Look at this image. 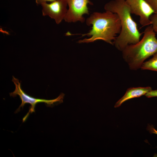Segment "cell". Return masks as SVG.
<instances>
[{"instance_id":"cell-1","label":"cell","mask_w":157,"mask_h":157,"mask_svg":"<svg viewBox=\"0 0 157 157\" xmlns=\"http://www.w3.org/2000/svg\"><path fill=\"white\" fill-rule=\"evenodd\" d=\"M86 22L88 26L92 25V28L88 33L82 34V37L87 36L90 38L79 40L77 42L79 43H88L102 40L113 45V41H114L121 30L118 16L109 11L93 13L87 19Z\"/></svg>"},{"instance_id":"cell-2","label":"cell","mask_w":157,"mask_h":157,"mask_svg":"<svg viewBox=\"0 0 157 157\" xmlns=\"http://www.w3.org/2000/svg\"><path fill=\"white\" fill-rule=\"evenodd\" d=\"M106 11L117 14L119 19L121 30L113 42L119 51H122L128 45L138 42L142 33L139 31L137 24L132 19L130 8L124 0H113L104 6Z\"/></svg>"},{"instance_id":"cell-3","label":"cell","mask_w":157,"mask_h":157,"mask_svg":"<svg viewBox=\"0 0 157 157\" xmlns=\"http://www.w3.org/2000/svg\"><path fill=\"white\" fill-rule=\"evenodd\" d=\"M142 39L127 45L122 51V57L130 69L140 68L144 61L157 52V39L151 25L145 28Z\"/></svg>"},{"instance_id":"cell-4","label":"cell","mask_w":157,"mask_h":157,"mask_svg":"<svg viewBox=\"0 0 157 157\" xmlns=\"http://www.w3.org/2000/svg\"><path fill=\"white\" fill-rule=\"evenodd\" d=\"M12 81L15 85V89L14 92L10 93V96L13 97L18 95L22 101V103L19 108L16 111L17 113L20 110L21 108H23L26 103L30 104L31 106L29 108L28 112L23 119V122H24L29 116V114L35 112V108L37 104L39 103H44L48 106L52 107L56 104L63 102V99L65 94L62 93L57 98L51 100H47L43 99H36L29 96L26 94L22 90L21 87V82L19 80L13 76Z\"/></svg>"},{"instance_id":"cell-5","label":"cell","mask_w":157,"mask_h":157,"mask_svg":"<svg viewBox=\"0 0 157 157\" xmlns=\"http://www.w3.org/2000/svg\"><path fill=\"white\" fill-rule=\"evenodd\" d=\"M68 8L64 18L65 22H80L83 23L85 19V14H89L88 5H92L89 0H65Z\"/></svg>"},{"instance_id":"cell-6","label":"cell","mask_w":157,"mask_h":157,"mask_svg":"<svg viewBox=\"0 0 157 157\" xmlns=\"http://www.w3.org/2000/svg\"><path fill=\"white\" fill-rule=\"evenodd\" d=\"M41 5L43 16H48L53 19L57 24L64 20L68 10L65 0H58L49 3H45Z\"/></svg>"},{"instance_id":"cell-7","label":"cell","mask_w":157,"mask_h":157,"mask_svg":"<svg viewBox=\"0 0 157 157\" xmlns=\"http://www.w3.org/2000/svg\"><path fill=\"white\" fill-rule=\"evenodd\" d=\"M124 0L129 6L131 14L139 17V22L142 26L151 25L149 17L154 12L144 0Z\"/></svg>"},{"instance_id":"cell-8","label":"cell","mask_w":157,"mask_h":157,"mask_svg":"<svg viewBox=\"0 0 157 157\" xmlns=\"http://www.w3.org/2000/svg\"><path fill=\"white\" fill-rule=\"evenodd\" d=\"M151 90V88L149 86L129 88L127 89L124 95L116 103L114 107H119L123 103L129 99L145 95Z\"/></svg>"},{"instance_id":"cell-9","label":"cell","mask_w":157,"mask_h":157,"mask_svg":"<svg viewBox=\"0 0 157 157\" xmlns=\"http://www.w3.org/2000/svg\"><path fill=\"white\" fill-rule=\"evenodd\" d=\"M140 68L142 70H148L157 72V52L148 60L144 62Z\"/></svg>"},{"instance_id":"cell-10","label":"cell","mask_w":157,"mask_h":157,"mask_svg":"<svg viewBox=\"0 0 157 157\" xmlns=\"http://www.w3.org/2000/svg\"><path fill=\"white\" fill-rule=\"evenodd\" d=\"M153 30L157 34V14L154 13L149 17Z\"/></svg>"},{"instance_id":"cell-11","label":"cell","mask_w":157,"mask_h":157,"mask_svg":"<svg viewBox=\"0 0 157 157\" xmlns=\"http://www.w3.org/2000/svg\"><path fill=\"white\" fill-rule=\"evenodd\" d=\"M154 10V13L157 14V0H144Z\"/></svg>"},{"instance_id":"cell-12","label":"cell","mask_w":157,"mask_h":157,"mask_svg":"<svg viewBox=\"0 0 157 157\" xmlns=\"http://www.w3.org/2000/svg\"><path fill=\"white\" fill-rule=\"evenodd\" d=\"M146 97L150 98L154 97H157V90H151L145 95Z\"/></svg>"},{"instance_id":"cell-13","label":"cell","mask_w":157,"mask_h":157,"mask_svg":"<svg viewBox=\"0 0 157 157\" xmlns=\"http://www.w3.org/2000/svg\"><path fill=\"white\" fill-rule=\"evenodd\" d=\"M58 0H35L36 4L38 5H41L43 3H48V2H51Z\"/></svg>"},{"instance_id":"cell-14","label":"cell","mask_w":157,"mask_h":157,"mask_svg":"<svg viewBox=\"0 0 157 157\" xmlns=\"http://www.w3.org/2000/svg\"><path fill=\"white\" fill-rule=\"evenodd\" d=\"M148 129L150 133L157 135V130L155 129L153 126L149 125L148 127Z\"/></svg>"}]
</instances>
